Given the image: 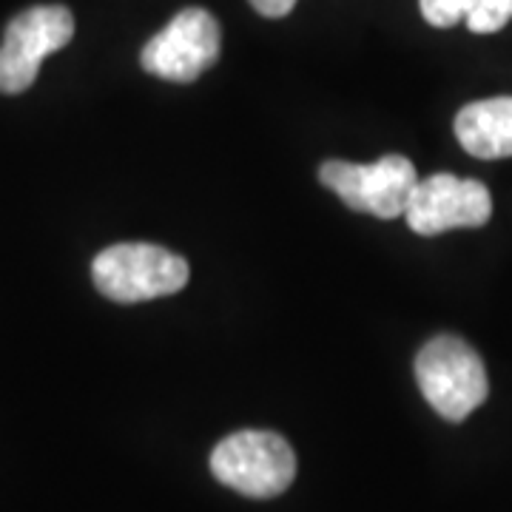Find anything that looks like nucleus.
<instances>
[{
  "instance_id": "f257e3e1",
  "label": "nucleus",
  "mask_w": 512,
  "mask_h": 512,
  "mask_svg": "<svg viewBox=\"0 0 512 512\" xmlns=\"http://www.w3.org/2000/svg\"><path fill=\"white\" fill-rule=\"evenodd\" d=\"M421 396L447 421H464L490 393L487 370L476 350L458 336H436L416 356Z\"/></svg>"
},
{
  "instance_id": "f03ea898",
  "label": "nucleus",
  "mask_w": 512,
  "mask_h": 512,
  "mask_svg": "<svg viewBox=\"0 0 512 512\" xmlns=\"http://www.w3.org/2000/svg\"><path fill=\"white\" fill-rule=\"evenodd\" d=\"M94 288L111 302H146L183 291L188 285V262L160 245L120 242L100 251L92 265Z\"/></svg>"
},
{
  "instance_id": "7ed1b4c3",
  "label": "nucleus",
  "mask_w": 512,
  "mask_h": 512,
  "mask_svg": "<svg viewBox=\"0 0 512 512\" xmlns=\"http://www.w3.org/2000/svg\"><path fill=\"white\" fill-rule=\"evenodd\" d=\"M211 473L220 484L248 498H274L293 484L296 456L279 433L242 430L214 447Z\"/></svg>"
},
{
  "instance_id": "20e7f679",
  "label": "nucleus",
  "mask_w": 512,
  "mask_h": 512,
  "mask_svg": "<svg viewBox=\"0 0 512 512\" xmlns=\"http://www.w3.org/2000/svg\"><path fill=\"white\" fill-rule=\"evenodd\" d=\"M319 183L353 211L373 214L379 220H396L407 211V200L419 183V174L407 157L387 154L370 165L328 160L319 168Z\"/></svg>"
},
{
  "instance_id": "39448f33",
  "label": "nucleus",
  "mask_w": 512,
  "mask_h": 512,
  "mask_svg": "<svg viewBox=\"0 0 512 512\" xmlns=\"http://www.w3.org/2000/svg\"><path fill=\"white\" fill-rule=\"evenodd\" d=\"M74 37L66 6H32L6 26L0 43V92L20 94L35 83L40 63Z\"/></svg>"
},
{
  "instance_id": "423d86ee",
  "label": "nucleus",
  "mask_w": 512,
  "mask_h": 512,
  "mask_svg": "<svg viewBox=\"0 0 512 512\" xmlns=\"http://www.w3.org/2000/svg\"><path fill=\"white\" fill-rule=\"evenodd\" d=\"M220 23L205 9H183L140 52L148 74L171 83H194L220 60Z\"/></svg>"
},
{
  "instance_id": "0eeeda50",
  "label": "nucleus",
  "mask_w": 512,
  "mask_h": 512,
  "mask_svg": "<svg viewBox=\"0 0 512 512\" xmlns=\"http://www.w3.org/2000/svg\"><path fill=\"white\" fill-rule=\"evenodd\" d=\"M404 217L421 237H439L453 228H481L493 217V197L478 180L433 174L416 183Z\"/></svg>"
},
{
  "instance_id": "6e6552de",
  "label": "nucleus",
  "mask_w": 512,
  "mask_h": 512,
  "mask_svg": "<svg viewBox=\"0 0 512 512\" xmlns=\"http://www.w3.org/2000/svg\"><path fill=\"white\" fill-rule=\"evenodd\" d=\"M456 137L478 160L512 157V97L470 103L456 114Z\"/></svg>"
},
{
  "instance_id": "1a4fd4ad",
  "label": "nucleus",
  "mask_w": 512,
  "mask_h": 512,
  "mask_svg": "<svg viewBox=\"0 0 512 512\" xmlns=\"http://www.w3.org/2000/svg\"><path fill=\"white\" fill-rule=\"evenodd\" d=\"M512 18V0H476L470 15H467V26L476 35H493L501 32Z\"/></svg>"
},
{
  "instance_id": "9d476101",
  "label": "nucleus",
  "mask_w": 512,
  "mask_h": 512,
  "mask_svg": "<svg viewBox=\"0 0 512 512\" xmlns=\"http://www.w3.org/2000/svg\"><path fill=\"white\" fill-rule=\"evenodd\" d=\"M476 0H419L421 15L436 29H450L458 20H467Z\"/></svg>"
},
{
  "instance_id": "9b49d317",
  "label": "nucleus",
  "mask_w": 512,
  "mask_h": 512,
  "mask_svg": "<svg viewBox=\"0 0 512 512\" xmlns=\"http://www.w3.org/2000/svg\"><path fill=\"white\" fill-rule=\"evenodd\" d=\"M251 6L265 18H285L288 12H293L296 0H251Z\"/></svg>"
}]
</instances>
